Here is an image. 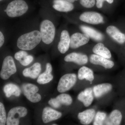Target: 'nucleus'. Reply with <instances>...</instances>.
<instances>
[{"label":"nucleus","mask_w":125,"mask_h":125,"mask_svg":"<svg viewBox=\"0 0 125 125\" xmlns=\"http://www.w3.org/2000/svg\"><path fill=\"white\" fill-rule=\"evenodd\" d=\"M41 40L40 31L34 30L20 36L17 41V46L23 51H30L38 45Z\"/></svg>","instance_id":"nucleus-1"},{"label":"nucleus","mask_w":125,"mask_h":125,"mask_svg":"<svg viewBox=\"0 0 125 125\" xmlns=\"http://www.w3.org/2000/svg\"><path fill=\"white\" fill-rule=\"evenodd\" d=\"M40 32L43 42L47 45L51 43L55 34V28L53 23L47 20H43L40 24Z\"/></svg>","instance_id":"nucleus-2"},{"label":"nucleus","mask_w":125,"mask_h":125,"mask_svg":"<svg viewBox=\"0 0 125 125\" xmlns=\"http://www.w3.org/2000/svg\"><path fill=\"white\" fill-rule=\"evenodd\" d=\"M28 9L27 3L23 0H15L10 2L6 8V13L9 17H19L27 12Z\"/></svg>","instance_id":"nucleus-3"},{"label":"nucleus","mask_w":125,"mask_h":125,"mask_svg":"<svg viewBox=\"0 0 125 125\" xmlns=\"http://www.w3.org/2000/svg\"><path fill=\"white\" fill-rule=\"evenodd\" d=\"M28 111L23 107H14L9 111L7 116V125H18L19 124L20 118L27 115Z\"/></svg>","instance_id":"nucleus-4"},{"label":"nucleus","mask_w":125,"mask_h":125,"mask_svg":"<svg viewBox=\"0 0 125 125\" xmlns=\"http://www.w3.org/2000/svg\"><path fill=\"white\" fill-rule=\"evenodd\" d=\"M16 66L13 57L7 56L4 59L0 71V77L3 80H7L16 72Z\"/></svg>","instance_id":"nucleus-5"},{"label":"nucleus","mask_w":125,"mask_h":125,"mask_svg":"<svg viewBox=\"0 0 125 125\" xmlns=\"http://www.w3.org/2000/svg\"><path fill=\"white\" fill-rule=\"evenodd\" d=\"M76 81L77 77L75 74H66L59 81L57 88L58 92L60 93L67 92L73 87Z\"/></svg>","instance_id":"nucleus-6"},{"label":"nucleus","mask_w":125,"mask_h":125,"mask_svg":"<svg viewBox=\"0 0 125 125\" xmlns=\"http://www.w3.org/2000/svg\"><path fill=\"white\" fill-rule=\"evenodd\" d=\"M79 19L87 23L98 24L104 22L103 18L101 14L94 11H87L81 15Z\"/></svg>","instance_id":"nucleus-7"},{"label":"nucleus","mask_w":125,"mask_h":125,"mask_svg":"<svg viewBox=\"0 0 125 125\" xmlns=\"http://www.w3.org/2000/svg\"><path fill=\"white\" fill-rule=\"evenodd\" d=\"M89 36L86 34L76 33L72 34L70 37V47L76 49L85 45L89 42Z\"/></svg>","instance_id":"nucleus-8"},{"label":"nucleus","mask_w":125,"mask_h":125,"mask_svg":"<svg viewBox=\"0 0 125 125\" xmlns=\"http://www.w3.org/2000/svg\"><path fill=\"white\" fill-rule=\"evenodd\" d=\"M62 114L60 112L49 107L45 108L43 111L42 120L44 123H48L60 118Z\"/></svg>","instance_id":"nucleus-9"},{"label":"nucleus","mask_w":125,"mask_h":125,"mask_svg":"<svg viewBox=\"0 0 125 125\" xmlns=\"http://www.w3.org/2000/svg\"><path fill=\"white\" fill-rule=\"evenodd\" d=\"M90 61L92 64L99 65L107 69H111L114 65V62L112 61L96 54L91 55L90 57Z\"/></svg>","instance_id":"nucleus-10"},{"label":"nucleus","mask_w":125,"mask_h":125,"mask_svg":"<svg viewBox=\"0 0 125 125\" xmlns=\"http://www.w3.org/2000/svg\"><path fill=\"white\" fill-rule=\"evenodd\" d=\"M70 37L68 31L63 30L61 33L60 40L58 43V51L62 54H65L68 51L70 47Z\"/></svg>","instance_id":"nucleus-11"},{"label":"nucleus","mask_w":125,"mask_h":125,"mask_svg":"<svg viewBox=\"0 0 125 125\" xmlns=\"http://www.w3.org/2000/svg\"><path fill=\"white\" fill-rule=\"evenodd\" d=\"M64 60L67 62H73L82 65L87 64L88 58L87 56L84 54L72 52L66 56Z\"/></svg>","instance_id":"nucleus-12"},{"label":"nucleus","mask_w":125,"mask_h":125,"mask_svg":"<svg viewBox=\"0 0 125 125\" xmlns=\"http://www.w3.org/2000/svg\"><path fill=\"white\" fill-rule=\"evenodd\" d=\"M107 33L117 42L123 44L125 42V34L114 26H108L106 29Z\"/></svg>","instance_id":"nucleus-13"},{"label":"nucleus","mask_w":125,"mask_h":125,"mask_svg":"<svg viewBox=\"0 0 125 125\" xmlns=\"http://www.w3.org/2000/svg\"><path fill=\"white\" fill-rule=\"evenodd\" d=\"M79 101L83 103L85 107L89 106L94 100L93 91L91 88H87L81 92L78 96Z\"/></svg>","instance_id":"nucleus-14"},{"label":"nucleus","mask_w":125,"mask_h":125,"mask_svg":"<svg viewBox=\"0 0 125 125\" xmlns=\"http://www.w3.org/2000/svg\"><path fill=\"white\" fill-rule=\"evenodd\" d=\"M52 6L56 10L61 12L72 11L74 8L72 3L66 0H54Z\"/></svg>","instance_id":"nucleus-15"},{"label":"nucleus","mask_w":125,"mask_h":125,"mask_svg":"<svg viewBox=\"0 0 125 125\" xmlns=\"http://www.w3.org/2000/svg\"><path fill=\"white\" fill-rule=\"evenodd\" d=\"M96 112L93 109H87L78 115V118L80 123L83 125H89L95 116Z\"/></svg>","instance_id":"nucleus-16"},{"label":"nucleus","mask_w":125,"mask_h":125,"mask_svg":"<svg viewBox=\"0 0 125 125\" xmlns=\"http://www.w3.org/2000/svg\"><path fill=\"white\" fill-rule=\"evenodd\" d=\"M41 70V64L39 62H36L31 67L25 69L23 74L25 77L35 79L38 76Z\"/></svg>","instance_id":"nucleus-17"},{"label":"nucleus","mask_w":125,"mask_h":125,"mask_svg":"<svg viewBox=\"0 0 125 125\" xmlns=\"http://www.w3.org/2000/svg\"><path fill=\"white\" fill-rule=\"evenodd\" d=\"M112 85L108 83H104L95 85L93 88L94 94L95 97L99 98L110 92Z\"/></svg>","instance_id":"nucleus-18"},{"label":"nucleus","mask_w":125,"mask_h":125,"mask_svg":"<svg viewBox=\"0 0 125 125\" xmlns=\"http://www.w3.org/2000/svg\"><path fill=\"white\" fill-rule=\"evenodd\" d=\"M122 119V115L120 111L116 109L113 111L105 121V125H120Z\"/></svg>","instance_id":"nucleus-19"},{"label":"nucleus","mask_w":125,"mask_h":125,"mask_svg":"<svg viewBox=\"0 0 125 125\" xmlns=\"http://www.w3.org/2000/svg\"><path fill=\"white\" fill-rule=\"evenodd\" d=\"M81 30L92 39L97 41H100L103 39V36L101 33L96 30L88 26L82 25L81 26Z\"/></svg>","instance_id":"nucleus-20"},{"label":"nucleus","mask_w":125,"mask_h":125,"mask_svg":"<svg viewBox=\"0 0 125 125\" xmlns=\"http://www.w3.org/2000/svg\"><path fill=\"white\" fill-rule=\"evenodd\" d=\"M78 78L80 80L85 79L89 81L92 84L94 79L93 72L88 67L83 66L79 70Z\"/></svg>","instance_id":"nucleus-21"},{"label":"nucleus","mask_w":125,"mask_h":125,"mask_svg":"<svg viewBox=\"0 0 125 125\" xmlns=\"http://www.w3.org/2000/svg\"><path fill=\"white\" fill-rule=\"evenodd\" d=\"M93 51L96 55L107 59H109L111 57V52L102 43H99L96 44L93 48Z\"/></svg>","instance_id":"nucleus-22"},{"label":"nucleus","mask_w":125,"mask_h":125,"mask_svg":"<svg viewBox=\"0 0 125 125\" xmlns=\"http://www.w3.org/2000/svg\"><path fill=\"white\" fill-rule=\"evenodd\" d=\"M4 92L7 97L9 98L11 96L18 97L20 96L21 90L19 87L13 83L6 84L4 88Z\"/></svg>","instance_id":"nucleus-23"},{"label":"nucleus","mask_w":125,"mask_h":125,"mask_svg":"<svg viewBox=\"0 0 125 125\" xmlns=\"http://www.w3.org/2000/svg\"><path fill=\"white\" fill-rule=\"evenodd\" d=\"M56 98L61 106L62 105L68 106L72 103V99L71 96L67 94H61Z\"/></svg>","instance_id":"nucleus-24"},{"label":"nucleus","mask_w":125,"mask_h":125,"mask_svg":"<svg viewBox=\"0 0 125 125\" xmlns=\"http://www.w3.org/2000/svg\"><path fill=\"white\" fill-rule=\"evenodd\" d=\"M53 78V76L51 73L45 71L39 75L37 81L40 84H45L50 82Z\"/></svg>","instance_id":"nucleus-25"},{"label":"nucleus","mask_w":125,"mask_h":125,"mask_svg":"<svg viewBox=\"0 0 125 125\" xmlns=\"http://www.w3.org/2000/svg\"><path fill=\"white\" fill-rule=\"evenodd\" d=\"M24 94L36 93L39 91L38 87L31 83L24 84L22 85Z\"/></svg>","instance_id":"nucleus-26"},{"label":"nucleus","mask_w":125,"mask_h":125,"mask_svg":"<svg viewBox=\"0 0 125 125\" xmlns=\"http://www.w3.org/2000/svg\"><path fill=\"white\" fill-rule=\"evenodd\" d=\"M106 117V115L105 113L98 112L97 113L95 117L94 125H103Z\"/></svg>","instance_id":"nucleus-27"},{"label":"nucleus","mask_w":125,"mask_h":125,"mask_svg":"<svg viewBox=\"0 0 125 125\" xmlns=\"http://www.w3.org/2000/svg\"><path fill=\"white\" fill-rule=\"evenodd\" d=\"M6 113L4 106L2 103H0V125H5L7 122Z\"/></svg>","instance_id":"nucleus-28"},{"label":"nucleus","mask_w":125,"mask_h":125,"mask_svg":"<svg viewBox=\"0 0 125 125\" xmlns=\"http://www.w3.org/2000/svg\"><path fill=\"white\" fill-rule=\"evenodd\" d=\"M30 101L32 103H36L38 102L41 100L42 97L39 94L33 93L31 94H24Z\"/></svg>","instance_id":"nucleus-29"},{"label":"nucleus","mask_w":125,"mask_h":125,"mask_svg":"<svg viewBox=\"0 0 125 125\" xmlns=\"http://www.w3.org/2000/svg\"><path fill=\"white\" fill-rule=\"evenodd\" d=\"M96 0H80L81 4L83 7L86 8L93 7L96 4Z\"/></svg>","instance_id":"nucleus-30"},{"label":"nucleus","mask_w":125,"mask_h":125,"mask_svg":"<svg viewBox=\"0 0 125 125\" xmlns=\"http://www.w3.org/2000/svg\"><path fill=\"white\" fill-rule=\"evenodd\" d=\"M33 60V57L31 55H27L20 62V64L24 66H26L30 64Z\"/></svg>","instance_id":"nucleus-31"},{"label":"nucleus","mask_w":125,"mask_h":125,"mask_svg":"<svg viewBox=\"0 0 125 125\" xmlns=\"http://www.w3.org/2000/svg\"><path fill=\"white\" fill-rule=\"evenodd\" d=\"M27 55H28V53L26 52L20 51L15 53L14 57L16 60L20 61Z\"/></svg>","instance_id":"nucleus-32"},{"label":"nucleus","mask_w":125,"mask_h":125,"mask_svg":"<svg viewBox=\"0 0 125 125\" xmlns=\"http://www.w3.org/2000/svg\"><path fill=\"white\" fill-rule=\"evenodd\" d=\"M48 103L51 106L55 108H58L61 106L56 98H52L50 99L48 102Z\"/></svg>","instance_id":"nucleus-33"},{"label":"nucleus","mask_w":125,"mask_h":125,"mask_svg":"<svg viewBox=\"0 0 125 125\" xmlns=\"http://www.w3.org/2000/svg\"><path fill=\"white\" fill-rule=\"evenodd\" d=\"M96 6L98 9H101L103 7V4L104 1H106L109 4L113 3L114 0H96Z\"/></svg>","instance_id":"nucleus-34"},{"label":"nucleus","mask_w":125,"mask_h":125,"mask_svg":"<svg viewBox=\"0 0 125 125\" xmlns=\"http://www.w3.org/2000/svg\"><path fill=\"white\" fill-rule=\"evenodd\" d=\"M4 42V37L1 31L0 32V47H1Z\"/></svg>","instance_id":"nucleus-35"},{"label":"nucleus","mask_w":125,"mask_h":125,"mask_svg":"<svg viewBox=\"0 0 125 125\" xmlns=\"http://www.w3.org/2000/svg\"><path fill=\"white\" fill-rule=\"evenodd\" d=\"M52 70V65L50 63H47L46 65V71L51 73Z\"/></svg>","instance_id":"nucleus-36"},{"label":"nucleus","mask_w":125,"mask_h":125,"mask_svg":"<svg viewBox=\"0 0 125 125\" xmlns=\"http://www.w3.org/2000/svg\"><path fill=\"white\" fill-rule=\"evenodd\" d=\"M66 0L67 1L69 2H71V3H73V2H74L75 1L78 0Z\"/></svg>","instance_id":"nucleus-37"},{"label":"nucleus","mask_w":125,"mask_h":125,"mask_svg":"<svg viewBox=\"0 0 125 125\" xmlns=\"http://www.w3.org/2000/svg\"><path fill=\"white\" fill-rule=\"evenodd\" d=\"M57 125L56 124H53V125Z\"/></svg>","instance_id":"nucleus-38"},{"label":"nucleus","mask_w":125,"mask_h":125,"mask_svg":"<svg viewBox=\"0 0 125 125\" xmlns=\"http://www.w3.org/2000/svg\"><path fill=\"white\" fill-rule=\"evenodd\" d=\"M0 0L1 1V0Z\"/></svg>","instance_id":"nucleus-39"}]
</instances>
